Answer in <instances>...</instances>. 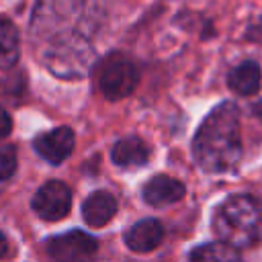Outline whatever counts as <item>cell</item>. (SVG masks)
I'll list each match as a JSON object with an SVG mask.
<instances>
[{
    "mask_svg": "<svg viewBox=\"0 0 262 262\" xmlns=\"http://www.w3.org/2000/svg\"><path fill=\"white\" fill-rule=\"evenodd\" d=\"M10 129H12V119H10V115L0 106V139H4V137L10 133Z\"/></svg>",
    "mask_w": 262,
    "mask_h": 262,
    "instance_id": "obj_15",
    "label": "cell"
},
{
    "mask_svg": "<svg viewBox=\"0 0 262 262\" xmlns=\"http://www.w3.org/2000/svg\"><path fill=\"white\" fill-rule=\"evenodd\" d=\"M229 88L242 96H250L260 88V68L256 61H244L229 74Z\"/></svg>",
    "mask_w": 262,
    "mask_h": 262,
    "instance_id": "obj_11",
    "label": "cell"
},
{
    "mask_svg": "<svg viewBox=\"0 0 262 262\" xmlns=\"http://www.w3.org/2000/svg\"><path fill=\"white\" fill-rule=\"evenodd\" d=\"M18 31L10 18L0 16V68H12L18 61Z\"/></svg>",
    "mask_w": 262,
    "mask_h": 262,
    "instance_id": "obj_12",
    "label": "cell"
},
{
    "mask_svg": "<svg viewBox=\"0 0 262 262\" xmlns=\"http://www.w3.org/2000/svg\"><path fill=\"white\" fill-rule=\"evenodd\" d=\"M74 131L70 127H57L35 137V149L49 164H61L74 149Z\"/></svg>",
    "mask_w": 262,
    "mask_h": 262,
    "instance_id": "obj_6",
    "label": "cell"
},
{
    "mask_svg": "<svg viewBox=\"0 0 262 262\" xmlns=\"http://www.w3.org/2000/svg\"><path fill=\"white\" fill-rule=\"evenodd\" d=\"M219 239L233 248H250L262 242V205L248 194H233L213 215Z\"/></svg>",
    "mask_w": 262,
    "mask_h": 262,
    "instance_id": "obj_2",
    "label": "cell"
},
{
    "mask_svg": "<svg viewBox=\"0 0 262 262\" xmlns=\"http://www.w3.org/2000/svg\"><path fill=\"white\" fill-rule=\"evenodd\" d=\"M162 237H164V229H162L160 221H156V219H141L125 231L127 248L133 252H139V254L156 250L160 246Z\"/></svg>",
    "mask_w": 262,
    "mask_h": 262,
    "instance_id": "obj_8",
    "label": "cell"
},
{
    "mask_svg": "<svg viewBox=\"0 0 262 262\" xmlns=\"http://www.w3.org/2000/svg\"><path fill=\"white\" fill-rule=\"evenodd\" d=\"M117 213V201L106 190L92 192L84 205H82V217L90 227H102L106 225Z\"/></svg>",
    "mask_w": 262,
    "mask_h": 262,
    "instance_id": "obj_9",
    "label": "cell"
},
{
    "mask_svg": "<svg viewBox=\"0 0 262 262\" xmlns=\"http://www.w3.org/2000/svg\"><path fill=\"white\" fill-rule=\"evenodd\" d=\"M237 258V248L229 246L227 242H217V244H203L190 252V260H201V262H213V260H235Z\"/></svg>",
    "mask_w": 262,
    "mask_h": 262,
    "instance_id": "obj_13",
    "label": "cell"
},
{
    "mask_svg": "<svg viewBox=\"0 0 262 262\" xmlns=\"http://www.w3.org/2000/svg\"><path fill=\"white\" fill-rule=\"evenodd\" d=\"M8 254V239H6V235L0 231V258H4Z\"/></svg>",
    "mask_w": 262,
    "mask_h": 262,
    "instance_id": "obj_16",
    "label": "cell"
},
{
    "mask_svg": "<svg viewBox=\"0 0 262 262\" xmlns=\"http://www.w3.org/2000/svg\"><path fill=\"white\" fill-rule=\"evenodd\" d=\"M184 196V184L172 176L158 174L143 186V199L151 207H166Z\"/></svg>",
    "mask_w": 262,
    "mask_h": 262,
    "instance_id": "obj_7",
    "label": "cell"
},
{
    "mask_svg": "<svg viewBox=\"0 0 262 262\" xmlns=\"http://www.w3.org/2000/svg\"><path fill=\"white\" fill-rule=\"evenodd\" d=\"M139 82L137 66L123 53H108L98 66V86L100 92L111 100H121L129 96Z\"/></svg>",
    "mask_w": 262,
    "mask_h": 262,
    "instance_id": "obj_3",
    "label": "cell"
},
{
    "mask_svg": "<svg viewBox=\"0 0 262 262\" xmlns=\"http://www.w3.org/2000/svg\"><path fill=\"white\" fill-rule=\"evenodd\" d=\"M16 170V154L14 149L8 147H0V180H8Z\"/></svg>",
    "mask_w": 262,
    "mask_h": 262,
    "instance_id": "obj_14",
    "label": "cell"
},
{
    "mask_svg": "<svg viewBox=\"0 0 262 262\" xmlns=\"http://www.w3.org/2000/svg\"><path fill=\"white\" fill-rule=\"evenodd\" d=\"M192 156L196 164L211 174L229 172L242 158L239 111L233 102L215 106L201 123L192 139Z\"/></svg>",
    "mask_w": 262,
    "mask_h": 262,
    "instance_id": "obj_1",
    "label": "cell"
},
{
    "mask_svg": "<svg viewBox=\"0 0 262 262\" xmlns=\"http://www.w3.org/2000/svg\"><path fill=\"white\" fill-rule=\"evenodd\" d=\"M111 158L119 168H141L149 158V147L139 137H125L113 145Z\"/></svg>",
    "mask_w": 262,
    "mask_h": 262,
    "instance_id": "obj_10",
    "label": "cell"
},
{
    "mask_svg": "<svg viewBox=\"0 0 262 262\" xmlns=\"http://www.w3.org/2000/svg\"><path fill=\"white\" fill-rule=\"evenodd\" d=\"M72 209V190L61 180L45 182L33 196V211L45 221H59Z\"/></svg>",
    "mask_w": 262,
    "mask_h": 262,
    "instance_id": "obj_4",
    "label": "cell"
},
{
    "mask_svg": "<svg viewBox=\"0 0 262 262\" xmlns=\"http://www.w3.org/2000/svg\"><path fill=\"white\" fill-rule=\"evenodd\" d=\"M96 250L98 242L82 229H72L47 239V254L55 260H80L92 256Z\"/></svg>",
    "mask_w": 262,
    "mask_h": 262,
    "instance_id": "obj_5",
    "label": "cell"
}]
</instances>
